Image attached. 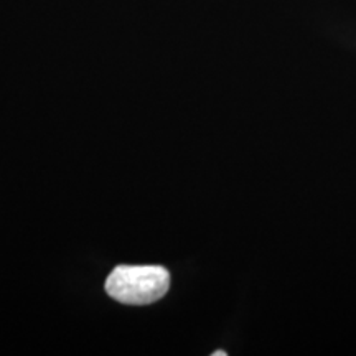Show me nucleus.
<instances>
[{
	"label": "nucleus",
	"mask_w": 356,
	"mask_h": 356,
	"mask_svg": "<svg viewBox=\"0 0 356 356\" xmlns=\"http://www.w3.org/2000/svg\"><path fill=\"white\" fill-rule=\"evenodd\" d=\"M170 287V274L162 266H119L106 280V292L126 305H149Z\"/></svg>",
	"instance_id": "obj_1"
},
{
	"label": "nucleus",
	"mask_w": 356,
	"mask_h": 356,
	"mask_svg": "<svg viewBox=\"0 0 356 356\" xmlns=\"http://www.w3.org/2000/svg\"><path fill=\"white\" fill-rule=\"evenodd\" d=\"M228 353H226V351H215V353H213V356H226Z\"/></svg>",
	"instance_id": "obj_2"
}]
</instances>
